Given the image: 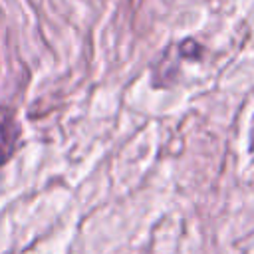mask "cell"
<instances>
[{
  "label": "cell",
  "instance_id": "obj_1",
  "mask_svg": "<svg viewBox=\"0 0 254 254\" xmlns=\"http://www.w3.org/2000/svg\"><path fill=\"white\" fill-rule=\"evenodd\" d=\"M20 125L14 117V111L8 107H0V167L8 163L14 155L20 141Z\"/></svg>",
  "mask_w": 254,
  "mask_h": 254
},
{
  "label": "cell",
  "instance_id": "obj_2",
  "mask_svg": "<svg viewBox=\"0 0 254 254\" xmlns=\"http://www.w3.org/2000/svg\"><path fill=\"white\" fill-rule=\"evenodd\" d=\"M248 147H250V153H254V115H252V121H250V133H248Z\"/></svg>",
  "mask_w": 254,
  "mask_h": 254
}]
</instances>
